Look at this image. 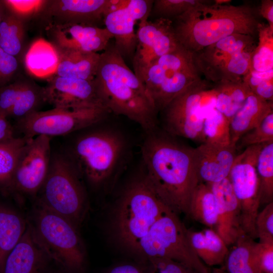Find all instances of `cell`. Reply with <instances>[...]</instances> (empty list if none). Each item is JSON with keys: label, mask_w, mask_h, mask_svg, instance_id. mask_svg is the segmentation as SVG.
<instances>
[{"label": "cell", "mask_w": 273, "mask_h": 273, "mask_svg": "<svg viewBox=\"0 0 273 273\" xmlns=\"http://www.w3.org/2000/svg\"><path fill=\"white\" fill-rule=\"evenodd\" d=\"M155 131L150 132L142 147L144 176L167 207L177 214L189 215L192 196L200 183L194 148L166 132Z\"/></svg>", "instance_id": "1"}, {"label": "cell", "mask_w": 273, "mask_h": 273, "mask_svg": "<svg viewBox=\"0 0 273 273\" xmlns=\"http://www.w3.org/2000/svg\"><path fill=\"white\" fill-rule=\"evenodd\" d=\"M94 81L109 112L126 116L149 133L156 130L158 112L154 102L144 83L127 66L114 44L100 54Z\"/></svg>", "instance_id": "2"}, {"label": "cell", "mask_w": 273, "mask_h": 273, "mask_svg": "<svg viewBox=\"0 0 273 273\" xmlns=\"http://www.w3.org/2000/svg\"><path fill=\"white\" fill-rule=\"evenodd\" d=\"M258 14V10L248 4L218 5L204 1L174 19L173 27L179 43L197 53L234 34H256Z\"/></svg>", "instance_id": "3"}, {"label": "cell", "mask_w": 273, "mask_h": 273, "mask_svg": "<svg viewBox=\"0 0 273 273\" xmlns=\"http://www.w3.org/2000/svg\"><path fill=\"white\" fill-rule=\"evenodd\" d=\"M168 209L145 176L134 180L114 209L111 224L113 238L119 246L130 252Z\"/></svg>", "instance_id": "4"}, {"label": "cell", "mask_w": 273, "mask_h": 273, "mask_svg": "<svg viewBox=\"0 0 273 273\" xmlns=\"http://www.w3.org/2000/svg\"><path fill=\"white\" fill-rule=\"evenodd\" d=\"M28 221L38 243L64 273H83L86 250L70 221L36 202Z\"/></svg>", "instance_id": "5"}, {"label": "cell", "mask_w": 273, "mask_h": 273, "mask_svg": "<svg viewBox=\"0 0 273 273\" xmlns=\"http://www.w3.org/2000/svg\"><path fill=\"white\" fill-rule=\"evenodd\" d=\"M80 176L65 152L52 151L47 177L35 196L36 202L63 216L78 230L87 210Z\"/></svg>", "instance_id": "6"}, {"label": "cell", "mask_w": 273, "mask_h": 273, "mask_svg": "<svg viewBox=\"0 0 273 273\" xmlns=\"http://www.w3.org/2000/svg\"><path fill=\"white\" fill-rule=\"evenodd\" d=\"M202 75L195 54L180 45L149 64L139 78L159 113Z\"/></svg>", "instance_id": "7"}, {"label": "cell", "mask_w": 273, "mask_h": 273, "mask_svg": "<svg viewBox=\"0 0 273 273\" xmlns=\"http://www.w3.org/2000/svg\"><path fill=\"white\" fill-rule=\"evenodd\" d=\"M188 231L178 214L168 209L130 253L141 262L153 258H165L180 262L198 273H211L193 249Z\"/></svg>", "instance_id": "8"}, {"label": "cell", "mask_w": 273, "mask_h": 273, "mask_svg": "<svg viewBox=\"0 0 273 273\" xmlns=\"http://www.w3.org/2000/svg\"><path fill=\"white\" fill-rule=\"evenodd\" d=\"M256 44L254 36L234 34L195 53L202 75L213 83L242 81Z\"/></svg>", "instance_id": "9"}, {"label": "cell", "mask_w": 273, "mask_h": 273, "mask_svg": "<svg viewBox=\"0 0 273 273\" xmlns=\"http://www.w3.org/2000/svg\"><path fill=\"white\" fill-rule=\"evenodd\" d=\"M122 150V140L116 133L97 130L77 138L65 152L81 176L98 187L112 173Z\"/></svg>", "instance_id": "10"}, {"label": "cell", "mask_w": 273, "mask_h": 273, "mask_svg": "<svg viewBox=\"0 0 273 273\" xmlns=\"http://www.w3.org/2000/svg\"><path fill=\"white\" fill-rule=\"evenodd\" d=\"M262 146H249L237 154L228 176L239 202L242 230L252 239L257 237L255 221L261 204L256 164Z\"/></svg>", "instance_id": "11"}, {"label": "cell", "mask_w": 273, "mask_h": 273, "mask_svg": "<svg viewBox=\"0 0 273 273\" xmlns=\"http://www.w3.org/2000/svg\"><path fill=\"white\" fill-rule=\"evenodd\" d=\"M109 113L103 108L65 109L54 108L36 111L16 121V128L23 137L31 140L36 136H64L90 127Z\"/></svg>", "instance_id": "12"}, {"label": "cell", "mask_w": 273, "mask_h": 273, "mask_svg": "<svg viewBox=\"0 0 273 273\" xmlns=\"http://www.w3.org/2000/svg\"><path fill=\"white\" fill-rule=\"evenodd\" d=\"M209 82L202 78L193 83L160 112L165 132L173 136L204 143L205 115L201 106V97Z\"/></svg>", "instance_id": "13"}, {"label": "cell", "mask_w": 273, "mask_h": 273, "mask_svg": "<svg viewBox=\"0 0 273 273\" xmlns=\"http://www.w3.org/2000/svg\"><path fill=\"white\" fill-rule=\"evenodd\" d=\"M51 138L39 135L27 140L13 175L12 193L35 197L47 177L51 161Z\"/></svg>", "instance_id": "14"}, {"label": "cell", "mask_w": 273, "mask_h": 273, "mask_svg": "<svg viewBox=\"0 0 273 273\" xmlns=\"http://www.w3.org/2000/svg\"><path fill=\"white\" fill-rule=\"evenodd\" d=\"M136 46L132 57L133 72L140 78L146 67L160 57L176 49L179 43L172 21L145 18L139 22Z\"/></svg>", "instance_id": "15"}, {"label": "cell", "mask_w": 273, "mask_h": 273, "mask_svg": "<svg viewBox=\"0 0 273 273\" xmlns=\"http://www.w3.org/2000/svg\"><path fill=\"white\" fill-rule=\"evenodd\" d=\"M118 0L47 1L40 14L51 24H84L97 25L118 8Z\"/></svg>", "instance_id": "16"}, {"label": "cell", "mask_w": 273, "mask_h": 273, "mask_svg": "<svg viewBox=\"0 0 273 273\" xmlns=\"http://www.w3.org/2000/svg\"><path fill=\"white\" fill-rule=\"evenodd\" d=\"M43 88L46 102L51 104L55 108L107 110L98 96L94 80L67 78L54 75L48 80L47 86Z\"/></svg>", "instance_id": "17"}, {"label": "cell", "mask_w": 273, "mask_h": 273, "mask_svg": "<svg viewBox=\"0 0 273 273\" xmlns=\"http://www.w3.org/2000/svg\"><path fill=\"white\" fill-rule=\"evenodd\" d=\"M153 3V1L128 0L124 7L105 17V28L112 35L114 46L124 59L133 57L136 46L134 25L137 21L149 18Z\"/></svg>", "instance_id": "18"}, {"label": "cell", "mask_w": 273, "mask_h": 273, "mask_svg": "<svg viewBox=\"0 0 273 273\" xmlns=\"http://www.w3.org/2000/svg\"><path fill=\"white\" fill-rule=\"evenodd\" d=\"M52 44L57 49L74 50L84 52L104 51L112 35L106 28L84 24H49Z\"/></svg>", "instance_id": "19"}, {"label": "cell", "mask_w": 273, "mask_h": 273, "mask_svg": "<svg viewBox=\"0 0 273 273\" xmlns=\"http://www.w3.org/2000/svg\"><path fill=\"white\" fill-rule=\"evenodd\" d=\"M44 102L43 87L30 81L19 80L0 88V112L8 119H23L38 111Z\"/></svg>", "instance_id": "20"}, {"label": "cell", "mask_w": 273, "mask_h": 273, "mask_svg": "<svg viewBox=\"0 0 273 273\" xmlns=\"http://www.w3.org/2000/svg\"><path fill=\"white\" fill-rule=\"evenodd\" d=\"M216 200L218 220L216 233L227 245L233 244L245 234L240 223V208L231 183L226 177L220 181L206 184Z\"/></svg>", "instance_id": "21"}, {"label": "cell", "mask_w": 273, "mask_h": 273, "mask_svg": "<svg viewBox=\"0 0 273 273\" xmlns=\"http://www.w3.org/2000/svg\"><path fill=\"white\" fill-rule=\"evenodd\" d=\"M194 150L200 183H215L229 176L237 155L236 147L203 143Z\"/></svg>", "instance_id": "22"}, {"label": "cell", "mask_w": 273, "mask_h": 273, "mask_svg": "<svg viewBox=\"0 0 273 273\" xmlns=\"http://www.w3.org/2000/svg\"><path fill=\"white\" fill-rule=\"evenodd\" d=\"M51 261L28 221L23 236L5 261L3 273H47Z\"/></svg>", "instance_id": "23"}, {"label": "cell", "mask_w": 273, "mask_h": 273, "mask_svg": "<svg viewBox=\"0 0 273 273\" xmlns=\"http://www.w3.org/2000/svg\"><path fill=\"white\" fill-rule=\"evenodd\" d=\"M273 112V102L267 101L252 93L230 121L231 145L236 147L239 139L259 124Z\"/></svg>", "instance_id": "24"}, {"label": "cell", "mask_w": 273, "mask_h": 273, "mask_svg": "<svg viewBox=\"0 0 273 273\" xmlns=\"http://www.w3.org/2000/svg\"><path fill=\"white\" fill-rule=\"evenodd\" d=\"M56 50L59 61L54 75L86 80L94 79L99 63L100 54L74 50Z\"/></svg>", "instance_id": "25"}, {"label": "cell", "mask_w": 273, "mask_h": 273, "mask_svg": "<svg viewBox=\"0 0 273 273\" xmlns=\"http://www.w3.org/2000/svg\"><path fill=\"white\" fill-rule=\"evenodd\" d=\"M28 224V220L13 208L0 203V273L5 261L18 243Z\"/></svg>", "instance_id": "26"}, {"label": "cell", "mask_w": 273, "mask_h": 273, "mask_svg": "<svg viewBox=\"0 0 273 273\" xmlns=\"http://www.w3.org/2000/svg\"><path fill=\"white\" fill-rule=\"evenodd\" d=\"M188 234L195 252L207 266L220 265L225 260L229 253L228 245L215 230H188Z\"/></svg>", "instance_id": "27"}, {"label": "cell", "mask_w": 273, "mask_h": 273, "mask_svg": "<svg viewBox=\"0 0 273 273\" xmlns=\"http://www.w3.org/2000/svg\"><path fill=\"white\" fill-rule=\"evenodd\" d=\"M59 56L56 48L43 39L34 42L25 56V65L30 73L38 77H52L55 74Z\"/></svg>", "instance_id": "28"}, {"label": "cell", "mask_w": 273, "mask_h": 273, "mask_svg": "<svg viewBox=\"0 0 273 273\" xmlns=\"http://www.w3.org/2000/svg\"><path fill=\"white\" fill-rule=\"evenodd\" d=\"M189 215L210 229L216 227L218 220L216 200L206 184L199 183L196 187L190 201Z\"/></svg>", "instance_id": "29"}, {"label": "cell", "mask_w": 273, "mask_h": 273, "mask_svg": "<svg viewBox=\"0 0 273 273\" xmlns=\"http://www.w3.org/2000/svg\"><path fill=\"white\" fill-rule=\"evenodd\" d=\"M234 249L227 255L226 267L229 273H263L254 252L255 242L245 234L236 241Z\"/></svg>", "instance_id": "30"}, {"label": "cell", "mask_w": 273, "mask_h": 273, "mask_svg": "<svg viewBox=\"0 0 273 273\" xmlns=\"http://www.w3.org/2000/svg\"><path fill=\"white\" fill-rule=\"evenodd\" d=\"M27 141V139L21 136L0 142V192L12 193L14 172Z\"/></svg>", "instance_id": "31"}, {"label": "cell", "mask_w": 273, "mask_h": 273, "mask_svg": "<svg viewBox=\"0 0 273 273\" xmlns=\"http://www.w3.org/2000/svg\"><path fill=\"white\" fill-rule=\"evenodd\" d=\"M214 84L217 90L215 109L230 121L242 107L251 91L243 81Z\"/></svg>", "instance_id": "32"}, {"label": "cell", "mask_w": 273, "mask_h": 273, "mask_svg": "<svg viewBox=\"0 0 273 273\" xmlns=\"http://www.w3.org/2000/svg\"><path fill=\"white\" fill-rule=\"evenodd\" d=\"M24 34V20L8 10L0 24V48L16 57L22 51Z\"/></svg>", "instance_id": "33"}, {"label": "cell", "mask_w": 273, "mask_h": 273, "mask_svg": "<svg viewBox=\"0 0 273 273\" xmlns=\"http://www.w3.org/2000/svg\"><path fill=\"white\" fill-rule=\"evenodd\" d=\"M258 41L255 48L249 70L265 72L273 70V29L260 22L257 27Z\"/></svg>", "instance_id": "34"}, {"label": "cell", "mask_w": 273, "mask_h": 273, "mask_svg": "<svg viewBox=\"0 0 273 273\" xmlns=\"http://www.w3.org/2000/svg\"><path fill=\"white\" fill-rule=\"evenodd\" d=\"M256 170L260 184L261 203L272 202L273 142L263 144L258 156Z\"/></svg>", "instance_id": "35"}, {"label": "cell", "mask_w": 273, "mask_h": 273, "mask_svg": "<svg viewBox=\"0 0 273 273\" xmlns=\"http://www.w3.org/2000/svg\"><path fill=\"white\" fill-rule=\"evenodd\" d=\"M203 132L204 143L220 146L231 145L230 121L216 109L204 118Z\"/></svg>", "instance_id": "36"}, {"label": "cell", "mask_w": 273, "mask_h": 273, "mask_svg": "<svg viewBox=\"0 0 273 273\" xmlns=\"http://www.w3.org/2000/svg\"><path fill=\"white\" fill-rule=\"evenodd\" d=\"M242 81L253 94L267 101H273V70L265 72L249 70Z\"/></svg>", "instance_id": "37"}, {"label": "cell", "mask_w": 273, "mask_h": 273, "mask_svg": "<svg viewBox=\"0 0 273 273\" xmlns=\"http://www.w3.org/2000/svg\"><path fill=\"white\" fill-rule=\"evenodd\" d=\"M203 1V0L153 1L151 14H154L157 17L156 19L163 18L172 21V19H175Z\"/></svg>", "instance_id": "38"}, {"label": "cell", "mask_w": 273, "mask_h": 273, "mask_svg": "<svg viewBox=\"0 0 273 273\" xmlns=\"http://www.w3.org/2000/svg\"><path fill=\"white\" fill-rule=\"evenodd\" d=\"M273 142V112L268 114L256 127L246 132L239 139L236 147L263 145Z\"/></svg>", "instance_id": "39"}, {"label": "cell", "mask_w": 273, "mask_h": 273, "mask_svg": "<svg viewBox=\"0 0 273 273\" xmlns=\"http://www.w3.org/2000/svg\"><path fill=\"white\" fill-rule=\"evenodd\" d=\"M255 229L259 242L273 243V202H270L259 212L255 221Z\"/></svg>", "instance_id": "40"}, {"label": "cell", "mask_w": 273, "mask_h": 273, "mask_svg": "<svg viewBox=\"0 0 273 273\" xmlns=\"http://www.w3.org/2000/svg\"><path fill=\"white\" fill-rule=\"evenodd\" d=\"M47 1L4 0L8 10L22 20L40 14Z\"/></svg>", "instance_id": "41"}, {"label": "cell", "mask_w": 273, "mask_h": 273, "mask_svg": "<svg viewBox=\"0 0 273 273\" xmlns=\"http://www.w3.org/2000/svg\"><path fill=\"white\" fill-rule=\"evenodd\" d=\"M148 273H198L176 261L165 258H153L146 261Z\"/></svg>", "instance_id": "42"}, {"label": "cell", "mask_w": 273, "mask_h": 273, "mask_svg": "<svg viewBox=\"0 0 273 273\" xmlns=\"http://www.w3.org/2000/svg\"><path fill=\"white\" fill-rule=\"evenodd\" d=\"M254 252L263 273H273V243H255Z\"/></svg>", "instance_id": "43"}, {"label": "cell", "mask_w": 273, "mask_h": 273, "mask_svg": "<svg viewBox=\"0 0 273 273\" xmlns=\"http://www.w3.org/2000/svg\"><path fill=\"white\" fill-rule=\"evenodd\" d=\"M18 65L16 57L0 48V85L4 86L10 80L16 72Z\"/></svg>", "instance_id": "44"}, {"label": "cell", "mask_w": 273, "mask_h": 273, "mask_svg": "<svg viewBox=\"0 0 273 273\" xmlns=\"http://www.w3.org/2000/svg\"><path fill=\"white\" fill-rule=\"evenodd\" d=\"M104 273H148V269L146 262L121 263L109 268Z\"/></svg>", "instance_id": "45"}, {"label": "cell", "mask_w": 273, "mask_h": 273, "mask_svg": "<svg viewBox=\"0 0 273 273\" xmlns=\"http://www.w3.org/2000/svg\"><path fill=\"white\" fill-rule=\"evenodd\" d=\"M14 127L8 119L0 112V142L15 138Z\"/></svg>", "instance_id": "46"}, {"label": "cell", "mask_w": 273, "mask_h": 273, "mask_svg": "<svg viewBox=\"0 0 273 273\" xmlns=\"http://www.w3.org/2000/svg\"><path fill=\"white\" fill-rule=\"evenodd\" d=\"M258 13L267 20L269 26L273 29V1L262 0L258 9Z\"/></svg>", "instance_id": "47"}, {"label": "cell", "mask_w": 273, "mask_h": 273, "mask_svg": "<svg viewBox=\"0 0 273 273\" xmlns=\"http://www.w3.org/2000/svg\"><path fill=\"white\" fill-rule=\"evenodd\" d=\"M8 9L4 2V1H0V24L6 15Z\"/></svg>", "instance_id": "48"}, {"label": "cell", "mask_w": 273, "mask_h": 273, "mask_svg": "<svg viewBox=\"0 0 273 273\" xmlns=\"http://www.w3.org/2000/svg\"><path fill=\"white\" fill-rule=\"evenodd\" d=\"M211 273H225L222 270H221L218 268H214L212 271H211Z\"/></svg>", "instance_id": "49"}, {"label": "cell", "mask_w": 273, "mask_h": 273, "mask_svg": "<svg viewBox=\"0 0 273 273\" xmlns=\"http://www.w3.org/2000/svg\"><path fill=\"white\" fill-rule=\"evenodd\" d=\"M53 273H64V272H53Z\"/></svg>", "instance_id": "50"}]
</instances>
